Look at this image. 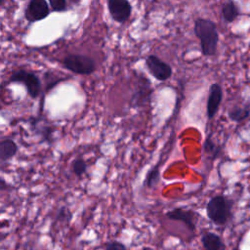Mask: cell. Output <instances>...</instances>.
Masks as SVG:
<instances>
[{
	"instance_id": "9",
	"label": "cell",
	"mask_w": 250,
	"mask_h": 250,
	"mask_svg": "<svg viewBox=\"0 0 250 250\" xmlns=\"http://www.w3.org/2000/svg\"><path fill=\"white\" fill-rule=\"evenodd\" d=\"M223 99V89L220 84L218 83H213L210 85L209 88V94H208V99H207V105H206V112H207V117L208 119H212L221 104Z\"/></svg>"
},
{
	"instance_id": "10",
	"label": "cell",
	"mask_w": 250,
	"mask_h": 250,
	"mask_svg": "<svg viewBox=\"0 0 250 250\" xmlns=\"http://www.w3.org/2000/svg\"><path fill=\"white\" fill-rule=\"evenodd\" d=\"M151 92H152V89L150 87V81L142 75V78L139 81L137 90L132 97V104L136 106V105H141L146 103L150 98Z\"/></svg>"
},
{
	"instance_id": "16",
	"label": "cell",
	"mask_w": 250,
	"mask_h": 250,
	"mask_svg": "<svg viewBox=\"0 0 250 250\" xmlns=\"http://www.w3.org/2000/svg\"><path fill=\"white\" fill-rule=\"evenodd\" d=\"M159 181H160V171L158 166H154L147 172L144 181V186L146 188H152L159 183Z\"/></svg>"
},
{
	"instance_id": "1",
	"label": "cell",
	"mask_w": 250,
	"mask_h": 250,
	"mask_svg": "<svg viewBox=\"0 0 250 250\" xmlns=\"http://www.w3.org/2000/svg\"><path fill=\"white\" fill-rule=\"evenodd\" d=\"M193 31L195 36L199 39L202 55L205 57L215 56L219 42V33L216 23L209 19L197 18L194 21Z\"/></svg>"
},
{
	"instance_id": "8",
	"label": "cell",
	"mask_w": 250,
	"mask_h": 250,
	"mask_svg": "<svg viewBox=\"0 0 250 250\" xmlns=\"http://www.w3.org/2000/svg\"><path fill=\"white\" fill-rule=\"evenodd\" d=\"M50 9L46 0H30L24 10V18L30 23L42 21L49 16Z\"/></svg>"
},
{
	"instance_id": "15",
	"label": "cell",
	"mask_w": 250,
	"mask_h": 250,
	"mask_svg": "<svg viewBox=\"0 0 250 250\" xmlns=\"http://www.w3.org/2000/svg\"><path fill=\"white\" fill-rule=\"evenodd\" d=\"M250 115V110L248 107L234 106L229 111V118L234 122H241L245 120Z\"/></svg>"
},
{
	"instance_id": "12",
	"label": "cell",
	"mask_w": 250,
	"mask_h": 250,
	"mask_svg": "<svg viewBox=\"0 0 250 250\" xmlns=\"http://www.w3.org/2000/svg\"><path fill=\"white\" fill-rule=\"evenodd\" d=\"M201 245L203 250H223L224 243L222 238L214 232H205L201 236Z\"/></svg>"
},
{
	"instance_id": "3",
	"label": "cell",
	"mask_w": 250,
	"mask_h": 250,
	"mask_svg": "<svg viewBox=\"0 0 250 250\" xmlns=\"http://www.w3.org/2000/svg\"><path fill=\"white\" fill-rule=\"evenodd\" d=\"M62 63L65 69L79 75H90L96 70L95 61L82 54H68L62 59Z\"/></svg>"
},
{
	"instance_id": "19",
	"label": "cell",
	"mask_w": 250,
	"mask_h": 250,
	"mask_svg": "<svg viewBox=\"0 0 250 250\" xmlns=\"http://www.w3.org/2000/svg\"><path fill=\"white\" fill-rule=\"evenodd\" d=\"M71 212L66 209L65 207H62L59 209V211L57 212V217H56V221H62V222H69L71 220Z\"/></svg>"
},
{
	"instance_id": "7",
	"label": "cell",
	"mask_w": 250,
	"mask_h": 250,
	"mask_svg": "<svg viewBox=\"0 0 250 250\" xmlns=\"http://www.w3.org/2000/svg\"><path fill=\"white\" fill-rule=\"evenodd\" d=\"M107 10L110 18L118 22H126L132 14V5L129 0H107Z\"/></svg>"
},
{
	"instance_id": "21",
	"label": "cell",
	"mask_w": 250,
	"mask_h": 250,
	"mask_svg": "<svg viewBox=\"0 0 250 250\" xmlns=\"http://www.w3.org/2000/svg\"><path fill=\"white\" fill-rule=\"evenodd\" d=\"M4 2H5V0H0V6H3Z\"/></svg>"
},
{
	"instance_id": "11",
	"label": "cell",
	"mask_w": 250,
	"mask_h": 250,
	"mask_svg": "<svg viewBox=\"0 0 250 250\" xmlns=\"http://www.w3.org/2000/svg\"><path fill=\"white\" fill-rule=\"evenodd\" d=\"M18 150H19V146L14 140H12L10 138L3 139L0 142V160H1V162L5 163V162L11 160L13 157L16 156V154L18 153Z\"/></svg>"
},
{
	"instance_id": "18",
	"label": "cell",
	"mask_w": 250,
	"mask_h": 250,
	"mask_svg": "<svg viewBox=\"0 0 250 250\" xmlns=\"http://www.w3.org/2000/svg\"><path fill=\"white\" fill-rule=\"evenodd\" d=\"M51 10L54 12H64L67 9V1L66 0H48Z\"/></svg>"
},
{
	"instance_id": "14",
	"label": "cell",
	"mask_w": 250,
	"mask_h": 250,
	"mask_svg": "<svg viewBox=\"0 0 250 250\" xmlns=\"http://www.w3.org/2000/svg\"><path fill=\"white\" fill-rule=\"evenodd\" d=\"M203 152L209 158L214 160L219 156L221 152V147L217 144H215V142L210 137H207L203 143Z\"/></svg>"
},
{
	"instance_id": "5",
	"label": "cell",
	"mask_w": 250,
	"mask_h": 250,
	"mask_svg": "<svg viewBox=\"0 0 250 250\" xmlns=\"http://www.w3.org/2000/svg\"><path fill=\"white\" fill-rule=\"evenodd\" d=\"M148 72L158 81L168 80L172 73V67L156 55H148L145 61Z\"/></svg>"
},
{
	"instance_id": "17",
	"label": "cell",
	"mask_w": 250,
	"mask_h": 250,
	"mask_svg": "<svg viewBox=\"0 0 250 250\" xmlns=\"http://www.w3.org/2000/svg\"><path fill=\"white\" fill-rule=\"evenodd\" d=\"M88 169V165L86 163V161L84 160V158L82 157H77L75 158L72 163H71V171L75 176H82L86 173Z\"/></svg>"
},
{
	"instance_id": "2",
	"label": "cell",
	"mask_w": 250,
	"mask_h": 250,
	"mask_svg": "<svg viewBox=\"0 0 250 250\" xmlns=\"http://www.w3.org/2000/svg\"><path fill=\"white\" fill-rule=\"evenodd\" d=\"M231 201L225 195L218 194L210 198L206 205L208 219L217 226L226 225L231 217Z\"/></svg>"
},
{
	"instance_id": "4",
	"label": "cell",
	"mask_w": 250,
	"mask_h": 250,
	"mask_svg": "<svg viewBox=\"0 0 250 250\" xmlns=\"http://www.w3.org/2000/svg\"><path fill=\"white\" fill-rule=\"evenodd\" d=\"M10 82L23 84L28 96L35 100L41 92V81L39 77L32 71L26 69H19L10 76Z\"/></svg>"
},
{
	"instance_id": "13",
	"label": "cell",
	"mask_w": 250,
	"mask_h": 250,
	"mask_svg": "<svg viewBox=\"0 0 250 250\" xmlns=\"http://www.w3.org/2000/svg\"><path fill=\"white\" fill-rule=\"evenodd\" d=\"M222 17L226 22H232L239 16V9L231 0L223 4L221 9Z\"/></svg>"
},
{
	"instance_id": "6",
	"label": "cell",
	"mask_w": 250,
	"mask_h": 250,
	"mask_svg": "<svg viewBox=\"0 0 250 250\" xmlns=\"http://www.w3.org/2000/svg\"><path fill=\"white\" fill-rule=\"evenodd\" d=\"M165 217L172 221L182 222L188 228V229L194 231L196 229V222L199 218V214L191 209L177 207L167 211L165 213Z\"/></svg>"
},
{
	"instance_id": "20",
	"label": "cell",
	"mask_w": 250,
	"mask_h": 250,
	"mask_svg": "<svg viewBox=\"0 0 250 250\" xmlns=\"http://www.w3.org/2000/svg\"><path fill=\"white\" fill-rule=\"evenodd\" d=\"M104 250H128V248L124 243L118 240H113L106 243Z\"/></svg>"
}]
</instances>
